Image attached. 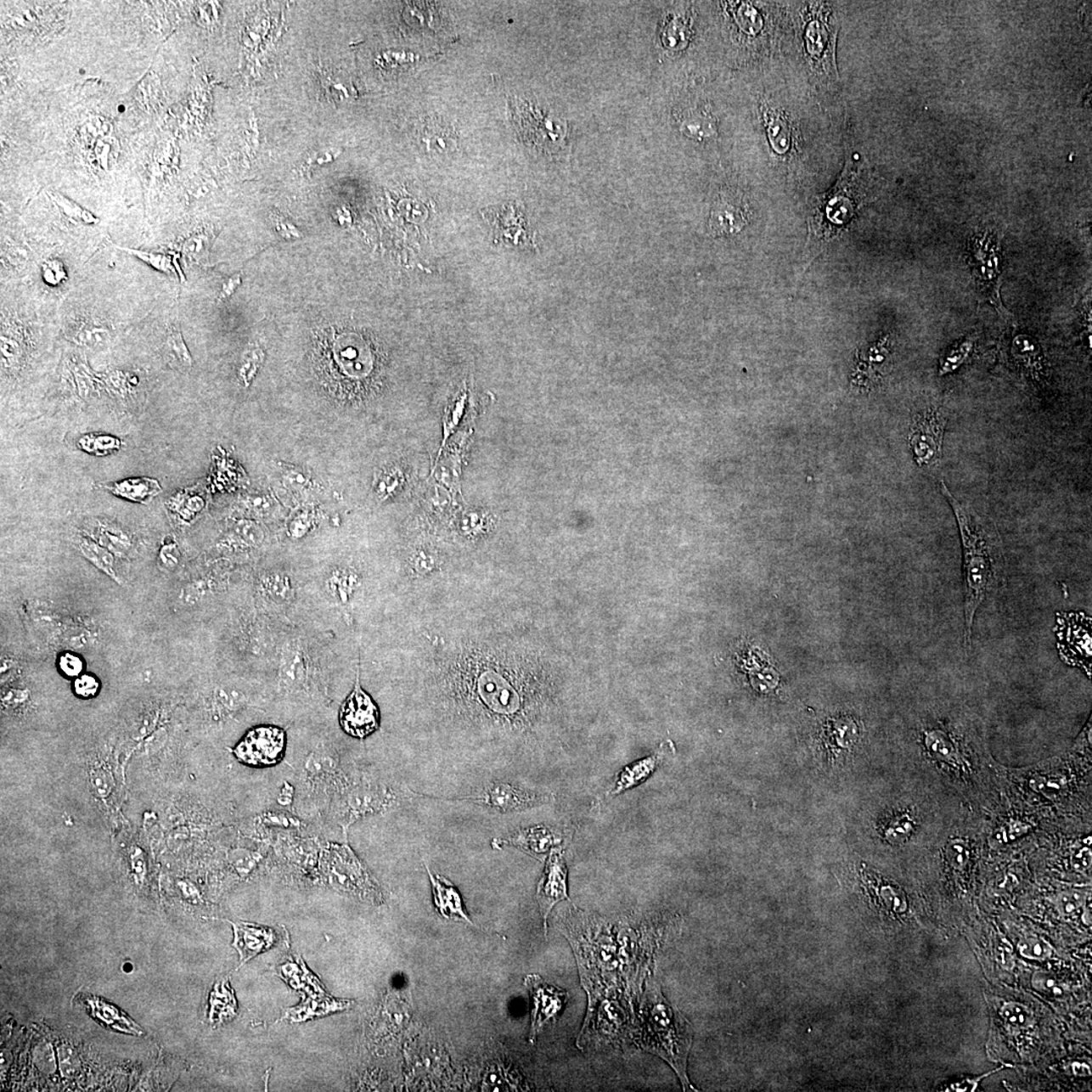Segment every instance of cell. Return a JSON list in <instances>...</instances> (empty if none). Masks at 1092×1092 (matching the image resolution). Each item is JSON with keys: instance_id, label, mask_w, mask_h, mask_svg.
I'll return each mask as SVG.
<instances>
[{"instance_id": "1", "label": "cell", "mask_w": 1092, "mask_h": 1092, "mask_svg": "<svg viewBox=\"0 0 1092 1092\" xmlns=\"http://www.w3.org/2000/svg\"><path fill=\"white\" fill-rule=\"evenodd\" d=\"M333 639L331 632L311 615L284 624L272 667L262 682L269 710L282 707L296 717L331 708Z\"/></svg>"}, {"instance_id": "2", "label": "cell", "mask_w": 1092, "mask_h": 1092, "mask_svg": "<svg viewBox=\"0 0 1092 1092\" xmlns=\"http://www.w3.org/2000/svg\"><path fill=\"white\" fill-rule=\"evenodd\" d=\"M943 495L953 508L960 530L964 576V648L971 649L975 617L986 601L999 596L1007 581L1003 538L989 516L958 500L940 482Z\"/></svg>"}, {"instance_id": "3", "label": "cell", "mask_w": 1092, "mask_h": 1092, "mask_svg": "<svg viewBox=\"0 0 1092 1092\" xmlns=\"http://www.w3.org/2000/svg\"><path fill=\"white\" fill-rule=\"evenodd\" d=\"M641 1033L639 1046L664 1059L680 1078L684 1090H695L687 1075L693 1028L685 1016L661 993L651 977L640 1005Z\"/></svg>"}, {"instance_id": "4", "label": "cell", "mask_w": 1092, "mask_h": 1092, "mask_svg": "<svg viewBox=\"0 0 1092 1092\" xmlns=\"http://www.w3.org/2000/svg\"><path fill=\"white\" fill-rule=\"evenodd\" d=\"M231 639L236 674L262 682L272 667L280 634L289 619L273 616L253 605L248 592L233 612Z\"/></svg>"}, {"instance_id": "5", "label": "cell", "mask_w": 1092, "mask_h": 1092, "mask_svg": "<svg viewBox=\"0 0 1092 1092\" xmlns=\"http://www.w3.org/2000/svg\"><path fill=\"white\" fill-rule=\"evenodd\" d=\"M305 583L282 568L262 569L249 577L253 605L273 616L294 620L309 614Z\"/></svg>"}, {"instance_id": "6", "label": "cell", "mask_w": 1092, "mask_h": 1092, "mask_svg": "<svg viewBox=\"0 0 1092 1092\" xmlns=\"http://www.w3.org/2000/svg\"><path fill=\"white\" fill-rule=\"evenodd\" d=\"M401 797L396 790L364 775L349 777L348 781L331 802L337 825L347 835L357 821L375 814L388 813L399 807Z\"/></svg>"}, {"instance_id": "7", "label": "cell", "mask_w": 1092, "mask_h": 1092, "mask_svg": "<svg viewBox=\"0 0 1092 1092\" xmlns=\"http://www.w3.org/2000/svg\"><path fill=\"white\" fill-rule=\"evenodd\" d=\"M303 761L299 776L304 797L318 808L331 802L349 778L343 771L336 747L329 739L318 740Z\"/></svg>"}, {"instance_id": "8", "label": "cell", "mask_w": 1092, "mask_h": 1092, "mask_svg": "<svg viewBox=\"0 0 1092 1092\" xmlns=\"http://www.w3.org/2000/svg\"><path fill=\"white\" fill-rule=\"evenodd\" d=\"M323 862L337 889L359 899L380 904L383 893L379 884L347 844H328L323 851Z\"/></svg>"}, {"instance_id": "9", "label": "cell", "mask_w": 1092, "mask_h": 1092, "mask_svg": "<svg viewBox=\"0 0 1092 1092\" xmlns=\"http://www.w3.org/2000/svg\"><path fill=\"white\" fill-rule=\"evenodd\" d=\"M969 262L980 295L995 306L1001 318L1012 317L1000 301V241L991 232L975 236L970 242Z\"/></svg>"}, {"instance_id": "10", "label": "cell", "mask_w": 1092, "mask_h": 1092, "mask_svg": "<svg viewBox=\"0 0 1092 1092\" xmlns=\"http://www.w3.org/2000/svg\"><path fill=\"white\" fill-rule=\"evenodd\" d=\"M444 802H466L502 813H519L554 802V794L535 791L504 781H487L478 793Z\"/></svg>"}, {"instance_id": "11", "label": "cell", "mask_w": 1092, "mask_h": 1092, "mask_svg": "<svg viewBox=\"0 0 1092 1092\" xmlns=\"http://www.w3.org/2000/svg\"><path fill=\"white\" fill-rule=\"evenodd\" d=\"M286 745L285 729L275 724H259L247 730L233 752L243 764L267 768L283 760Z\"/></svg>"}, {"instance_id": "12", "label": "cell", "mask_w": 1092, "mask_h": 1092, "mask_svg": "<svg viewBox=\"0 0 1092 1092\" xmlns=\"http://www.w3.org/2000/svg\"><path fill=\"white\" fill-rule=\"evenodd\" d=\"M338 723L352 738L364 740L379 730L380 714L372 696L360 683V659L357 667L354 686L339 708Z\"/></svg>"}, {"instance_id": "13", "label": "cell", "mask_w": 1092, "mask_h": 1092, "mask_svg": "<svg viewBox=\"0 0 1092 1092\" xmlns=\"http://www.w3.org/2000/svg\"><path fill=\"white\" fill-rule=\"evenodd\" d=\"M514 116L519 132L528 144L549 152L559 149L564 144L566 127L565 121L558 119V116L544 113L523 100H516Z\"/></svg>"}, {"instance_id": "14", "label": "cell", "mask_w": 1092, "mask_h": 1092, "mask_svg": "<svg viewBox=\"0 0 1092 1092\" xmlns=\"http://www.w3.org/2000/svg\"><path fill=\"white\" fill-rule=\"evenodd\" d=\"M947 421L945 413L937 407L922 411L914 419L909 443L919 465L932 466L941 460Z\"/></svg>"}, {"instance_id": "15", "label": "cell", "mask_w": 1092, "mask_h": 1092, "mask_svg": "<svg viewBox=\"0 0 1092 1092\" xmlns=\"http://www.w3.org/2000/svg\"><path fill=\"white\" fill-rule=\"evenodd\" d=\"M530 999H532V1027L529 1041L534 1044L538 1033L549 1022H555L565 1005L568 1003L569 994L566 990L549 984L537 974L528 975L524 980Z\"/></svg>"}, {"instance_id": "16", "label": "cell", "mask_w": 1092, "mask_h": 1092, "mask_svg": "<svg viewBox=\"0 0 1092 1092\" xmlns=\"http://www.w3.org/2000/svg\"><path fill=\"white\" fill-rule=\"evenodd\" d=\"M853 211V203L847 193L846 177H842L834 192L824 199L814 216L811 230L818 245H823L844 229L852 219Z\"/></svg>"}, {"instance_id": "17", "label": "cell", "mask_w": 1092, "mask_h": 1092, "mask_svg": "<svg viewBox=\"0 0 1092 1092\" xmlns=\"http://www.w3.org/2000/svg\"><path fill=\"white\" fill-rule=\"evenodd\" d=\"M537 899L546 932L549 915L554 905L560 901L569 900L568 869L564 857V847H558L549 853L543 876L538 885Z\"/></svg>"}, {"instance_id": "18", "label": "cell", "mask_w": 1092, "mask_h": 1092, "mask_svg": "<svg viewBox=\"0 0 1092 1092\" xmlns=\"http://www.w3.org/2000/svg\"><path fill=\"white\" fill-rule=\"evenodd\" d=\"M568 839L566 830L556 826L537 825L519 830L506 839H495L493 847L501 850L504 846L515 847L538 858H543L546 853L558 847H564Z\"/></svg>"}, {"instance_id": "19", "label": "cell", "mask_w": 1092, "mask_h": 1092, "mask_svg": "<svg viewBox=\"0 0 1092 1092\" xmlns=\"http://www.w3.org/2000/svg\"><path fill=\"white\" fill-rule=\"evenodd\" d=\"M672 747L671 741H667V743L661 744L654 754L624 767L615 776L611 785L609 786L605 793V798L618 796L619 794L627 792L628 790L639 786L648 780L650 777L654 775L656 768L664 760L667 751L671 750Z\"/></svg>"}, {"instance_id": "20", "label": "cell", "mask_w": 1092, "mask_h": 1092, "mask_svg": "<svg viewBox=\"0 0 1092 1092\" xmlns=\"http://www.w3.org/2000/svg\"><path fill=\"white\" fill-rule=\"evenodd\" d=\"M431 878L434 905L440 915L447 920H458L474 925L466 914L463 898L457 887L442 875H434L425 864Z\"/></svg>"}, {"instance_id": "21", "label": "cell", "mask_w": 1092, "mask_h": 1092, "mask_svg": "<svg viewBox=\"0 0 1092 1092\" xmlns=\"http://www.w3.org/2000/svg\"><path fill=\"white\" fill-rule=\"evenodd\" d=\"M232 926L235 932L234 946L239 952L243 963L250 960L251 958L273 945L275 940L273 931L267 927L249 925L245 922H238Z\"/></svg>"}, {"instance_id": "22", "label": "cell", "mask_w": 1092, "mask_h": 1092, "mask_svg": "<svg viewBox=\"0 0 1092 1092\" xmlns=\"http://www.w3.org/2000/svg\"><path fill=\"white\" fill-rule=\"evenodd\" d=\"M747 222L746 209L738 201L720 200L715 205L709 228L713 235H725L743 229Z\"/></svg>"}, {"instance_id": "23", "label": "cell", "mask_w": 1092, "mask_h": 1092, "mask_svg": "<svg viewBox=\"0 0 1092 1092\" xmlns=\"http://www.w3.org/2000/svg\"><path fill=\"white\" fill-rule=\"evenodd\" d=\"M267 540L265 530L252 521H237L227 532L225 545L233 553L250 554L262 548Z\"/></svg>"}, {"instance_id": "24", "label": "cell", "mask_w": 1092, "mask_h": 1092, "mask_svg": "<svg viewBox=\"0 0 1092 1092\" xmlns=\"http://www.w3.org/2000/svg\"><path fill=\"white\" fill-rule=\"evenodd\" d=\"M835 31L830 30L829 24L820 19L811 20L808 25L805 40H807L809 54L813 59L824 62H830L832 66L835 65Z\"/></svg>"}, {"instance_id": "25", "label": "cell", "mask_w": 1092, "mask_h": 1092, "mask_svg": "<svg viewBox=\"0 0 1092 1092\" xmlns=\"http://www.w3.org/2000/svg\"><path fill=\"white\" fill-rule=\"evenodd\" d=\"M110 494L131 502L147 504L160 494L162 489L157 480L150 478L127 479L103 486Z\"/></svg>"}, {"instance_id": "26", "label": "cell", "mask_w": 1092, "mask_h": 1092, "mask_svg": "<svg viewBox=\"0 0 1092 1092\" xmlns=\"http://www.w3.org/2000/svg\"><path fill=\"white\" fill-rule=\"evenodd\" d=\"M419 142L429 153L445 154L457 147V137L450 127L436 120H427L418 132Z\"/></svg>"}, {"instance_id": "27", "label": "cell", "mask_w": 1092, "mask_h": 1092, "mask_svg": "<svg viewBox=\"0 0 1092 1092\" xmlns=\"http://www.w3.org/2000/svg\"><path fill=\"white\" fill-rule=\"evenodd\" d=\"M78 550L86 558L89 563H92L95 568L103 571L104 574L110 577L118 584H121V577L115 569V554L103 545L95 542L89 537H84L78 540Z\"/></svg>"}, {"instance_id": "28", "label": "cell", "mask_w": 1092, "mask_h": 1092, "mask_svg": "<svg viewBox=\"0 0 1092 1092\" xmlns=\"http://www.w3.org/2000/svg\"><path fill=\"white\" fill-rule=\"evenodd\" d=\"M92 538L115 555L125 556L132 548L129 533L110 522H99Z\"/></svg>"}, {"instance_id": "29", "label": "cell", "mask_w": 1092, "mask_h": 1092, "mask_svg": "<svg viewBox=\"0 0 1092 1092\" xmlns=\"http://www.w3.org/2000/svg\"><path fill=\"white\" fill-rule=\"evenodd\" d=\"M925 744L927 750L937 760L956 763L959 761L958 745L952 734L942 729L926 731Z\"/></svg>"}, {"instance_id": "30", "label": "cell", "mask_w": 1092, "mask_h": 1092, "mask_svg": "<svg viewBox=\"0 0 1092 1092\" xmlns=\"http://www.w3.org/2000/svg\"><path fill=\"white\" fill-rule=\"evenodd\" d=\"M70 372L74 383H76L77 394L83 400H88L98 393L100 386L104 385L102 376L95 374L90 369L87 360L74 358L71 360Z\"/></svg>"}, {"instance_id": "31", "label": "cell", "mask_w": 1092, "mask_h": 1092, "mask_svg": "<svg viewBox=\"0 0 1092 1092\" xmlns=\"http://www.w3.org/2000/svg\"><path fill=\"white\" fill-rule=\"evenodd\" d=\"M765 121L768 140L774 151L778 154L787 153L792 141L791 129L787 121L780 113L774 110L766 111Z\"/></svg>"}, {"instance_id": "32", "label": "cell", "mask_w": 1092, "mask_h": 1092, "mask_svg": "<svg viewBox=\"0 0 1092 1092\" xmlns=\"http://www.w3.org/2000/svg\"><path fill=\"white\" fill-rule=\"evenodd\" d=\"M88 1005L93 1016L97 1017L104 1025L125 1033H140L135 1024H132L129 1019L123 1016L124 1015H121L119 1010L115 1009L114 1006L104 1004V1001L97 999H90Z\"/></svg>"}, {"instance_id": "33", "label": "cell", "mask_w": 1092, "mask_h": 1092, "mask_svg": "<svg viewBox=\"0 0 1092 1092\" xmlns=\"http://www.w3.org/2000/svg\"><path fill=\"white\" fill-rule=\"evenodd\" d=\"M219 591V584L211 577H200L189 581L180 590L179 599L185 605L194 607L208 600Z\"/></svg>"}, {"instance_id": "34", "label": "cell", "mask_w": 1092, "mask_h": 1092, "mask_svg": "<svg viewBox=\"0 0 1092 1092\" xmlns=\"http://www.w3.org/2000/svg\"><path fill=\"white\" fill-rule=\"evenodd\" d=\"M681 130L693 139L705 140L717 134V124L712 115L702 110H695L684 119Z\"/></svg>"}, {"instance_id": "35", "label": "cell", "mask_w": 1092, "mask_h": 1092, "mask_svg": "<svg viewBox=\"0 0 1092 1092\" xmlns=\"http://www.w3.org/2000/svg\"><path fill=\"white\" fill-rule=\"evenodd\" d=\"M111 336H113V331L108 326L95 324V323H82L68 338L77 346L94 347L107 343Z\"/></svg>"}, {"instance_id": "36", "label": "cell", "mask_w": 1092, "mask_h": 1092, "mask_svg": "<svg viewBox=\"0 0 1092 1092\" xmlns=\"http://www.w3.org/2000/svg\"><path fill=\"white\" fill-rule=\"evenodd\" d=\"M121 440L119 438L104 436V434H86L79 438L77 447L88 454L95 457H105L119 452L121 448Z\"/></svg>"}, {"instance_id": "37", "label": "cell", "mask_w": 1092, "mask_h": 1092, "mask_svg": "<svg viewBox=\"0 0 1092 1092\" xmlns=\"http://www.w3.org/2000/svg\"><path fill=\"white\" fill-rule=\"evenodd\" d=\"M166 344L169 352L173 355V357L177 360V363L180 365H183L185 369H190L193 367L194 360L192 355H190L187 344H185L183 341L178 323H169Z\"/></svg>"}, {"instance_id": "38", "label": "cell", "mask_w": 1092, "mask_h": 1092, "mask_svg": "<svg viewBox=\"0 0 1092 1092\" xmlns=\"http://www.w3.org/2000/svg\"><path fill=\"white\" fill-rule=\"evenodd\" d=\"M214 236L210 233H200L187 240L183 245L185 256L192 258L193 261L200 264H209V257L211 245H213Z\"/></svg>"}, {"instance_id": "39", "label": "cell", "mask_w": 1092, "mask_h": 1092, "mask_svg": "<svg viewBox=\"0 0 1092 1092\" xmlns=\"http://www.w3.org/2000/svg\"><path fill=\"white\" fill-rule=\"evenodd\" d=\"M114 248L125 253L130 254L139 261L150 265L154 269L159 270L164 273H172L175 272L172 259L171 256L166 253L139 250V249L121 247L114 245Z\"/></svg>"}, {"instance_id": "40", "label": "cell", "mask_w": 1092, "mask_h": 1092, "mask_svg": "<svg viewBox=\"0 0 1092 1092\" xmlns=\"http://www.w3.org/2000/svg\"><path fill=\"white\" fill-rule=\"evenodd\" d=\"M974 341L971 338L961 342L956 347H954L942 359L940 365V374L945 375L955 372L956 369L966 362L969 355L973 350Z\"/></svg>"}, {"instance_id": "41", "label": "cell", "mask_w": 1092, "mask_h": 1092, "mask_svg": "<svg viewBox=\"0 0 1092 1092\" xmlns=\"http://www.w3.org/2000/svg\"><path fill=\"white\" fill-rule=\"evenodd\" d=\"M320 82L328 97L332 99L342 100L352 94V92L348 89V86H352V82H347L346 77L338 76V74L322 71L320 73Z\"/></svg>"}, {"instance_id": "42", "label": "cell", "mask_w": 1092, "mask_h": 1092, "mask_svg": "<svg viewBox=\"0 0 1092 1092\" xmlns=\"http://www.w3.org/2000/svg\"><path fill=\"white\" fill-rule=\"evenodd\" d=\"M23 358V349L20 344L13 337H8L3 333L2 335V363L3 369H13L19 367Z\"/></svg>"}, {"instance_id": "43", "label": "cell", "mask_w": 1092, "mask_h": 1092, "mask_svg": "<svg viewBox=\"0 0 1092 1092\" xmlns=\"http://www.w3.org/2000/svg\"><path fill=\"white\" fill-rule=\"evenodd\" d=\"M159 563L167 571H175L182 561V554L174 540L166 542L159 550Z\"/></svg>"}, {"instance_id": "44", "label": "cell", "mask_w": 1092, "mask_h": 1092, "mask_svg": "<svg viewBox=\"0 0 1092 1092\" xmlns=\"http://www.w3.org/2000/svg\"><path fill=\"white\" fill-rule=\"evenodd\" d=\"M914 830L913 821L908 815L895 819L888 826L887 837L890 842H901L906 839Z\"/></svg>"}, {"instance_id": "45", "label": "cell", "mask_w": 1092, "mask_h": 1092, "mask_svg": "<svg viewBox=\"0 0 1092 1092\" xmlns=\"http://www.w3.org/2000/svg\"><path fill=\"white\" fill-rule=\"evenodd\" d=\"M58 667L63 675L68 678H77L82 675L84 669L83 661L81 656L76 654L65 653L59 656Z\"/></svg>"}, {"instance_id": "46", "label": "cell", "mask_w": 1092, "mask_h": 1092, "mask_svg": "<svg viewBox=\"0 0 1092 1092\" xmlns=\"http://www.w3.org/2000/svg\"><path fill=\"white\" fill-rule=\"evenodd\" d=\"M73 689L78 697L89 699L97 695L99 690V683L97 678L88 674H82L76 678Z\"/></svg>"}, {"instance_id": "47", "label": "cell", "mask_w": 1092, "mask_h": 1092, "mask_svg": "<svg viewBox=\"0 0 1092 1092\" xmlns=\"http://www.w3.org/2000/svg\"><path fill=\"white\" fill-rule=\"evenodd\" d=\"M262 823L269 826H279L284 829H299L301 823L296 816L278 811H270L262 816Z\"/></svg>"}, {"instance_id": "48", "label": "cell", "mask_w": 1092, "mask_h": 1092, "mask_svg": "<svg viewBox=\"0 0 1092 1092\" xmlns=\"http://www.w3.org/2000/svg\"><path fill=\"white\" fill-rule=\"evenodd\" d=\"M263 362V354L262 352H253L247 357L244 358L241 365L239 374L246 386L250 385V381L257 374L259 367Z\"/></svg>"}, {"instance_id": "49", "label": "cell", "mask_w": 1092, "mask_h": 1092, "mask_svg": "<svg viewBox=\"0 0 1092 1092\" xmlns=\"http://www.w3.org/2000/svg\"><path fill=\"white\" fill-rule=\"evenodd\" d=\"M312 521L309 516L301 514L291 521L288 526V533L294 539H300L306 537L312 529Z\"/></svg>"}, {"instance_id": "50", "label": "cell", "mask_w": 1092, "mask_h": 1092, "mask_svg": "<svg viewBox=\"0 0 1092 1092\" xmlns=\"http://www.w3.org/2000/svg\"><path fill=\"white\" fill-rule=\"evenodd\" d=\"M43 277L46 283L51 285H57L65 278V272L63 269L62 263L57 261L47 262L43 267Z\"/></svg>"}, {"instance_id": "51", "label": "cell", "mask_w": 1092, "mask_h": 1092, "mask_svg": "<svg viewBox=\"0 0 1092 1092\" xmlns=\"http://www.w3.org/2000/svg\"><path fill=\"white\" fill-rule=\"evenodd\" d=\"M339 154H341V151L335 149V148H334V149H331L330 148V149L321 150L312 154V155L306 159V166L314 168L316 166H322V164L331 162L334 159H336L339 156Z\"/></svg>"}, {"instance_id": "52", "label": "cell", "mask_w": 1092, "mask_h": 1092, "mask_svg": "<svg viewBox=\"0 0 1092 1092\" xmlns=\"http://www.w3.org/2000/svg\"><path fill=\"white\" fill-rule=\"evenodd\" d=\"M1048 948L1043 943L1038 940H1030L1024 943L1022 948V955L1028 958H1043L1047 956Z\"/></svg>"}, {"instance_id": "53", "label": "cell", "mask_w": 1092, "mask_h": 1092, "mask_svg": "<svg viewBox=\"0 0 1092 1092\" xmlns=\"http://www.w3.org/2000/svg\"><path fill=\"white\" fill-rule=\"evenodd\" d=\"M1081 903L1083 901H1081L1078 894L1067 893L1062 895L1061 899H1060V908H1061L1064 914L1071 915L1080 908Z\"/></svg>"}, {"instance_id": "54", "label": "cell", "mask_w": 1092, "mask_h": 1092, "mask_svg": "<svg viewBox=\"0 0 1092 1092\" xmlns=\"http://www.w3.org/2000/svg\"><path fill=\"white\" fill-rule=\"evenodd\" d=\"M948 858L952 860L954 865L961 866L968 858V851L965 849L962 842H956L948 847Z\"/></svg>"}, {"instance_id": "55", "label": "cell", "mask_w": 1092, "mask_h": 1092, "mask_svg": "<svg viewBox=\"0 0 1092 1092\" xmlns=\"http://www.w3.org/2000/svg\"><path fill=\"white\" fill-rule=\"evenodd\" d=\"M240 284H241L240 273L234 274L233 275V277H230L229 279H226L224 280V283H222L221 294L219 296V301H225L226 299L230 298V296L235 293V290H237L238 286H239Z\"/></svg>"}, {"instance_id": "56", "label": "cell", "mask_w": 1092, "mask_h": 1092, "mask_svg": "<svg viewBox=\"0 0 1092 1092\" xmlns=\"http://www.w3.org/2000/svg\"><path fill=\"white\" fill-rule=\"evenodd\" d=\"M278 228H279V230L280 231V233H282V234H283V235H284V236H286V237H290V233L291 232L290 230H293V231H295V232H298V230H296V228H295L294 226H291V225L290 224V222L284 220V219L282 218V217H279V219H278ZM291 233H293V234H294L295 236H299V235L295 234V233H294V232H291Z\"/></svg>"}]
</instances>
